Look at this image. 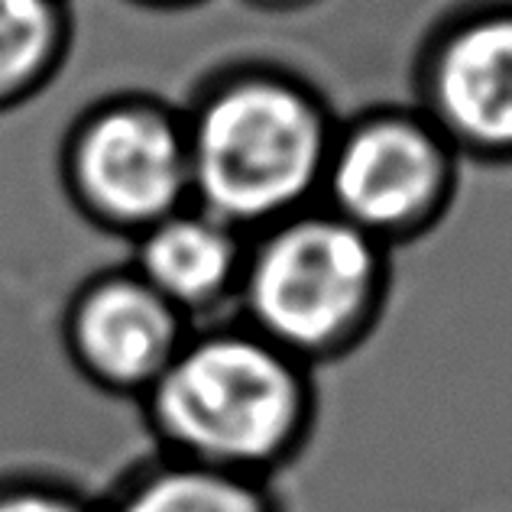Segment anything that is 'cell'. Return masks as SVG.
<instances>
[{
	"label": "cell",
	"instance_id": "8992f818",
	"mask_svg": "<svg viewBox=\"0 0 512 512\" xmlns=\"http://www.w3.org/2000/svg\"><path fill=\"white\" fill-rule=\"evenodd\" d=\"M412 104L464 163L512 166V0H461L428 26Z\"/></svg>",
	"mask_w": 512,
	"mask_h": 512
},
{
	"label": "cell",
	"instance_id": "5b68a950",
	"mask_svg": "<svg viewBox=\"0 0 512 512\" xmlns=\"http://www.w3.org/2000/svg\"><path fill=\"white\" fill-rule=\"evenodd\" d=\"M59 185L94 231L133 240L192 201L182 107L111 91L82 107L59 143Z\"/></svg>",
	"mask_w": 512,
	"mask_h": 512
},
{
	"label": "cell",
	"instance_id": "7a4b0ae2",
	"mask_svg": "<svg viewBox=\"0 0 512 512\" xmlns=\"http://www.w3.org/2000/svg\"><path fill=\"white\" fill-rule=\"evenodd\" d=\"M244 318L195 325L137 406L153 451L273 483L318 431V380Z\"/></svg>",
	"mask_w": 512,
	"mask_h": 512
},
{
	"label": "cell",
	"instance_id": "7c38bea8",
	"mask_svg": "<svg viewBox=\"0 0 512 512\" xmlns=\"http://www.w3.org/2000/svg\"><path fill=\"white\" fill-rule=\"evenodd\" d=\"M247 7L260 13H273V17H292V13H305L321 7L325 0H244Z\"/></svg>",
	"mask_w": 512,
	"mask_h": 512
},
{
	"label": "cell",
	"instance_id": "ba28073f",
	"mask_svg": "<svg viewBox=\"0 0 512 512\" xmlns=\"http://www.w3.org/2000/svg\"><path fill=\"white\" fill-rule=\"evenodd\" d=\"M130 266L192 325L234 315L250 234L188 201L130 240Z\"/></svg>",
	"mask_w": 512,
	"mask_h": 512
},
{
	"label": "cell",
	"instance_id": "6da1fadb",
	"mask_svg": "<svg viewBox=\"0 0 512 512\" xmlns=\"http://www.w3.org/2000/svg\"><path fill=\"white\" fill-rule=\"evenodd\" d=\"M179 107L195 205L256 234L321 201L341 114L295 65L221 62Z\"/></svg>",
	"mask_w": 512,
	"mask_h": 512
},
{
	"label": "cell",
	"instance_id": "8fae6325",
	"mask_svg": "<svg viewBox=\"0 0 512 512\" xmlns=\"http://www.w3.org/2000/svg\"><path fill=\"white\" fill-rule=\"evenodd\" d=\"M0 512H101L98 493L43 467L0 470Z\"/></svg>",
	"mask_w": 512,
	"mask_h": 512
},
{
	"label": "cell",
	"instance_id": "52a82bcc",
	"mask_svg": "<svg viewBox=\"0 0 512 512\" xmlns=\"http://www.w3.org/2000/svg\"><path fill=\"white\" fill-rule=\"evenodd\" d=\"M192 328L130 263L94 269L59 318L62 350L78 380L130 402L150 393Z\"/></svg>",
	"mask_w": 512,
	"mask_h": 512
},
{
	"label": "cell",
	"instance_id": "277c9868",
	"mask_svg": "<svg viewBox=\"0 0 512 512\" xmlns=\"http://www.w3.org/2000/svg\"><path fill=\"white\" fill-rule=\"evenodd\" d=\"M464 166L412 101L367 104L338 120L318 205L396 253L448 221Z\"/></svg>",
	"mask_w": 512,
	"mask_h": 512
},
{
	"label": "cell",
	"instance_id": "9c48e42d",
	"mask_svg": "<svg viewBox=\"0 0 512 512\" xmlns=\"http://www.w3.org/2000/svg\"><path fill=\"white\" fill-rule=\"evenodd\" d=\"M101 512H286L273 483L153 451L98 493Z\"/></svg>",
	"mask_w": 512,
	"mask_h": 512
},
{
	"label": "cell",
	"instance_id": "30bf717a",
	"mask_svg": "<svg viewBox=\"0 0 512 512\" xmlns=\"http://www.w3.org/2000/svg\"><path fill=\"white\" fill-rule=\"evenodd\" d=\"M75 46L72 0H0V114L33 104Z\"/></svg>",
	"mask_w": 512,
	"mask_h": 512
},
{
	"label": "cell",
	"instance_id": "3957f363",
	"mask_svg": "<svg viewBox=\"0 0 512 512\" xmlns=\"http://www.w3.org/2000/svg\"><path fill=\"white\" fill-rule=\"evenodd\" d=\"M393 256L312 205L250 234L234 315L312 370L331 367L383 325L396 286Z\"/></svg>",
	"mask_w": 512,
	"mask_h": 512
},
{
	"label": "cell",
	"instance_id": "4fadbf2b",
	"mask_svg": "<svg viewBox=\"0 0 512 512\" xmlns=\"http://www.w3.org/2000/svg\"><path fill=\"white\" fill-rule=\"evenodd\" d=\"M130 4H137L143 10H159V13H182V10H195L201 4H208V0H130Z\"/></svg>",
	"mask_w": 512,
	"mask_h": 512
}]
</instances>
